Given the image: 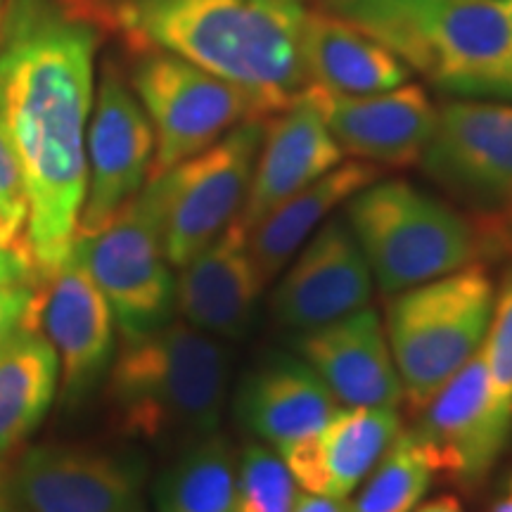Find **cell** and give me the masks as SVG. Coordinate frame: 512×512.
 <instances>
[{"instance_id":"1","label":"cell","mask_w":512,"mask_h":512,"mask_svg":"<svg viewBox=\"0 0 512 512\" xmlns=\"http://www.w3.org/2000/svg\"><path fill=\"white\" fill-rule=\"evenodd\" d=\"M100 24L81 0H8L0 29V124L29 197L34 278L74 249L88 162Z\"/></svg>"},{"instance_id":"2","label":"cell","mask_w":512,"mask_h":512,"mask_svg":"<svg viewBox=\"0 0 512 512\" xmlns=\"http://www.w3.org/2000/svg\"><path fill=\"white\" fill-rule=\"evenodd\" d=\"M131 53L162 50L245 88L268 117L309 86L302 29L309 0H81Z\"/></svg>"},{"instance_id":"3","label":"cell","mask_w":512,"mask_h":512,"mask_svg":"<svg viewBox=\"0 0 512 512\" xmlns=\"http://www.w3.org/2000/svg\"><path fill=\"white\" fill-rule=\"evenodd\" d=\"M439 91L512 98V27L505 0H320Z\"/></svg>"},{"instance_id":"4","label":"cell","mask_w":512,"mask_h":512,"mask_svg":"<svg viewBox=\"0 0 512 512\" xmlns=\"http://www.w3.org/2000/svg\"><path fill=\"white\" fill-rule=\"evenodd\" d=\"M230 361L221 339L171 320L124 342L107 373L114 430L157 446H188L219 432Z\"/></svg>"},{"instance_id":"5","label":"cell","mask_w":512,"mask_h":512,"mask_svg":"<svg viewBox=\"0 0 512 512\" xmlns=\"http://www.w3.org/2000/svg\"><path fill=\"white\" fill-rule=\"evenodd\" d=\"M347 223L384 294L411 290L479 259L472 221L408 181H375L356 192Z\"/></svg>"},{"instance_id":"6","label":"cell","mask_w":512,"mask_h":512,"mask_svg":"<svg viewBox=\"0 0 512 512\" xmlns=\"http://www.w3.org/2000/svg\"><path fill=\"white\" fill-rule=\"evenodd\" d=\"M494 297L489 273L477 264L394 294L384 332L413 408L425 406L482 349Z\"/></svg>"},{"instance_id":"7","label":"cell","mask_w":512,"mask_h":512,"mask_svg":"<svg viewBox=\"0 0 512 512\" xmlns=\"http://www.w3.org/2000/svg\"><path fill=\"white\" fill-rule=\"evenodd\" d=\"M72 252L110 304L124 342L174 320L176 278L164 252L162 183L157 176H150L105 226L76 235Z\"/></svg>"},{"instance_id":"8","label":"cell","mask_w":512,"mask_h":512,"mask_svg":"<svg viewBox=\"0 0 512 512\" xmlns=\"http://www.w3.org/2000/svg\"><path fill=\"white\" fill-rule=\"evenodd\" d=\"M420 166L434 183L477 209L479 254L512 249V105L451 100L439 107Z\"/></svg>"},{"instance_id":"9","label":"cell","mask_w":512,"mask_h":512,"mask_svg":"<svg viewBox=\"0 0 512 512\" xmlns=\"http://www.w3.org/2000/svg\"><path fill=\"white\" fill-rule=\"evenodd\" d=\"M131 88L155 131L150 176H162L200 155L247 119H268L245 88L162 50H138Z\"/></svg>"},{"instance_id":"10","label":"cell","mask_w":512,"mask_h":512,"mask_svg":"<svg viewBox=\"0 0 512 512\" xmlns=\"http://www.w3.org/2000/svg\"><path fill=\"white\" fill-rule=\"evenodd\" d=\"M266 119H247L221 140L157 176L162 183L164 252L181 268L211 245L245 207Z\"/></svg>"},{"instance_id":"11","label":"cell","mask_w":512,"mask_h":512,"mask_svg":"<svg viewBox=\"0 0 512 512\" xmlns=\"http://www.w3.org/2000/svg\"><path fill=\"white\" fill-rule=\"evenodd\" d=\"M138 458L74 444L24 451L3 482L10 512H143Z\"/></svg>"},{"instance_id":"12","label":"cell","mask_w":512,"mask_h":512,"mask_svg":"<svg viewBox=\"0 0 512 512\" xmlns=\"http://www.w3.org/2000/svg\"><path fill=\"white\" fill-rule=\"evenodd\" d=\"M24 328L41 332L60 363V399L81 406L105 382L114 361V316L74 252L36 275Z\"/></svg>"},{"instance_id":"13","label":"cell","mask_w":512,"mask_h":512,"mask_svg":"<svg viewBox=\"0 0 512 512\" xmlns=\"http://www.w3.org/2000/svg\"><path fill=\"white\" fill-rule=\"evenodd\" d=\"M418 411L411 434L451 484H482L510 444L512 418L491 401L482 349Z\"/></svg>"},{"instance_id":"14","label":"cell","mask_w":512,"mask_h":512,"mask_svg":"<svg viewBox=\"0 0 512 512\" xmlns=\"http://www.w3.org/2000/svg\"><path fill=\"white\" fill-rule=\"evenodd\" d=\"M88 183L76 235L95 233L150 181L155 131L131 83L107 60L86 138Z\"/></svg>"},{"instance_id":"15","label":"cell","mask_w":512,"mask_h":512,"mask_svg":"<svg viewBox=\"0 0 512 512\" xmlns=\"http://www.w3.org/2000/svg\"><path fill=\"white\" fill-rule=\"evenodd\" d=\"M294 264L275 285L273 316L297 332L366 309L373 294V273L347 219L325 221Z\"/></svg>"},{"instance_id":"16","label":"cell","mask_w":512,"mask_h":512,"mask_svg":"<svg viewBox=\"0 0 512 512\" xmlns=\"http://www.w3.org/2000/svg\"><path fill=\"white\" fill-rule=\"evenodd\" d=\"M339 150L375 166L420 164L437 126L439 107L415 83L373 95H337L306 86Z\"/></svg>"},{"instance_id":"17","label":"cell","mask_w":512,"mask_h":512,"mask_svg":"<svg viewBox=\"0 0 512 512\" xmlns=\"http://www.w3.org/2000/svg\"><path fill=\"white\" fill-rule=\"evenodd\" d=\"M294 349L347 408H396L403 401L387 332L375 309L299 332Z\"/></svg>"},{"instance_id":"18","label":"cell","mask_w":512,"mask_h":512,"mask_svg":"<svg viewBox=\"0 0 512 512\" xmlns=\"http://www.w3.org/2000/svg\"><path fill=\"white\" fill-rule=\"evenodd\" d=\"M344 152L325 126L318 107L302 91L285 110L266 119L252 185L238 221L247 233L280 204L330 174Z\"/></svg>"},{"instance_id":"19","label":"cell","mask_w":512,"mask_h":512,"mask_svg":"<svg viewBox=\"0 0 512 512\" xmlns=\"http://www.w3.org/2000/svg\"><path fill=\"white\" fill-rule=\"evenodd\" d=\"M401 434L396 408H337L309 437L280 446L278 456L304 491L349 498Z\"/></svg>"},{"instance_id":"20","label":"cell","mask_w":512,"mask_h":512,"mask_svg":"<svg viewBox=\"0 0 512 512\" xmlns=\"http://www.w3.org/2000/svg\"><path fill=\"white\" fill-rule=\"evenodd\" d=\"M247 245V228L235 219L211 245L181 266L176 313L216 339H242L264 292Z\"/></svg>"},{"instance_id":"21","label":"cell","mask_w":512,"mask_h":512,"mask_svg":"<svg viewBox=\"0 0 512 512\" xmlns=\"http://www.w3.org/2000/svg\"><path fill=\"white\" fill-rule=\"evenodd\" d=\"M335 403L309 363L275 351L242 377L235 415L249 434L280 448L316 432L337 411Z\"/></svg>"},{"instance_id":"22","label":"cell","mask_w":512,"mask_h":512,"mask_svg":"<svg viewBox=\"0 0 512 512\" xmlns=\"http://www.w3.org/2000/svg\"><path fill=\"white\" fill-rule=\"evenodd\" d=\"M309 86L337 95H373L408 83L411 69L375 38L325 10H309L302 29Z\"/></svg>"},{"instance_id":"23","label":"cell","mask_w":512,"mask_h":512,"mask_svg":"<svg viewBox=\"0 0 512 512\" xmlns=\"http://www.w3.org/2000/svg\"><path fill=\"white\" fill-rule=\"evenodd\" d=\"M380 176V166L368 162H342L330 174L306 185L297 195L271 211L264 221L247 233L252 261L264 285L294 259L299 247L328 221L339 204L349 202L356 192L368 188Z\"/></svg>"},{"instance_id":"24","label":"cell","mask_w":512,"mask_h":512,"mask_svg":"<svg viewBox=\"0 0 512 512\" xmlns=\"http://www.w3.org/2000/svg\"><path fill=\"white\" fill-rule=\"evenodd\" d=\"M57 384L60 363L41 332L22 328L0 347V458L41 425Z\"/></svg>"},{"instance_id":"25","label":"cell","mask_w":512,"mask_h":512,"mask_svg":"<svg viewBox=\"0 0 512 512\" xmlns=\"http://www.w3.org/2000/svg\"><path fill=\"white\" fill-rule=\"evenodd\" d=\"M235 496L238 460L221 432L183 446L155 484L159 512H235Z\"/></svg>"},{"instance_id":"26","label":"cell","mask_w":512,"mask_h":512,"mask_svg":"<svg viewBox=\"0 0 512 512\" xmlns=\"http://www.w3.org/2000/svg\"><path fill=\"white\" fill-rule=\"evenodd\" d=\"M434 470L418 441L401 432L370 470L349 512H411L432 486Z\"/></svg>"},{"instance_id":"27","label":"cell","mask_w":512,"mask_h":512,"mask_svg":"<svg viewBox=\"0 0 512 512\" xmlns=\"http://www.w3.org/2000/svg\"><path fill=\"white\" fill-rule=\"evenodd\" d=\"M297 482L283 458L264 444H247L238 460L235 512H292Z\"/></svg>"},{"instance_id":"28","label":"cell","mask_w":512,"mask_h":512,"mask_svg":"<svg viewBox=\"0 0 512 512\" xmlns=\"http://www.w3.org/2000/svg\"><path fill=\"white\" fill-rule=\"evenodd\" d=\"M0 252L15 254L31 266L27 185L3 124H0Z\"/></svg>"},{"instance_id":"29","label":"cell","mask_w":512,"mask_h":512,"mask_svg":"<svg viewBox=\"0 0 512 512\" xmlns=\"http://www.w3.org/2000/svg\"><path fill=\"white\" fill-rule=\"evenodd\" d=\"M482 356L489 373L491 401L512 418V266L503 273L496 290Z\"/></svg>"},{"instance_id":"30","label":"cell","mask_w":512,"mask_h":512,"mask_svg":"<svg viewBox=\"0 0 512 512\" xmlns=\"http://www.w3.org/2000/svg\"><path fill=\"white\" fill-rule=\"evenodd\" d=\"M34 285L31 283H3L0 285V347L27 323Z\"/></svg>"},{"instance_id":"31","label":"cell","mask_w":512,"mask_h":512,"mask_svg":"<svg viewBox=\"0 0 512 512\" xmlns=\"http://www.w3.org/2000/svg\"><path fill=\"white\" fill-rule=\"evenodd\" d=\"M292 512H349V503L342 501V498L318 496L302 491V494H297V498H294Z\"/></svg>"},{"instance_id":"32","label":"cell","mask_w":512,"mask_h":512,"mask_svg":"<svg viewBox=\"0 0 512 512\" xmlns=\"http://www.w3.org/2000/svg\"><path fill=\"white\" fill-rule=\"evenodd\" d=\"M34 271L24 259L15 254L0 252V285L3 283H31Z\"/></svg>"},{"instance_id":"33","label":"cell","mask_w":512,"mask_h":512,"mask_svg":"<svg viewBox=\"0 0 512 512\" xmlns=\"http://www.w3.org/2000/svg\"><path fill=\"white\" fill-rule=\"evenodd\" d=\"M415 512H465V510L456 496H439L434 498V501L425 503Z\"/></svg>"},{"instance_id":"34","label":"cell","mask_w":512,"mask_h":512,"mask_svg":"<svg viewBox=\"0 0 512 512\" xmlns=\"http://www.w3.org/2000/svg\"><path fill=\"white\" fill-rule=\"evenodd\" d=\"M494 512H512V475L508 479V484H505L503 496L498 498L494 505Z\"/></svg>"},{"instance_id":"35","label":"cell","mask_w":512,"mask_h":512,"mask_svg":"<svg viewBox=\"0 0 512 512\" xmlns=\"http://www.w3.org/2000/svg\"><path fill=\"white\" fill-rule=\"evenodd\" d=\"M5 3H8V0H0V29H3V15H5Z\"/></svg>"},{"instance_id":"36","label":"cell","mask_w":512,"mask_h":512,"mask_svg":"<svg viewBox=\"0 0 512 512\" xmlns=\"http://www.w3.org/2000/svg\"><path fill=\"white\" fill-rule=\"evenodd\" d=\"M505 8H508V17H510V27H512V0H505Z\"/></svg>"},{"instance_id":"37","label":"cell","mask_w":512,"mask_h":512,"mask_svg":"<svg viewBox=\"0 0 512 512\" xmlns=\"http://www.w3.org/2000/svg\"><path fill=\"white\" fill-rule=\"evenodd\" d=\"M0 512H10V510H8V508H5V505H3V503H0Z\"/></svg>"}]
</instances>
